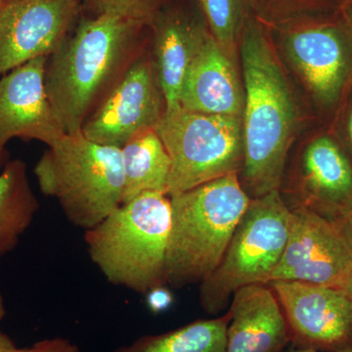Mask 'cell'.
<instances>
[{"instance_id": "18", "label": "cell", "mask_w": 352, "mask_h": 352, "mask_svg": "<svg viewBox=\"0 0 352 352\" xmlns=\"http://www.w3.org/2000/svg\"><path fill=\"white\" fill-rule=\"evenodd\" d=\"M120 150L124 176L122 204L146 192L166 194L170 159L156 129L134 134Z\"/></svg>"}, {"instance_id": "6", "label": "cell", "mask_w": 352, "mask_h": 352, "mask_svg": "<svg viewBox=\"0 0 352 352\" xmlns=\"http://www.w3.org/2000/svg\"><path fill=\"white\" fill-rule=\"evenodd\" d=\"M291 221V208L280 190L252 199L219 265L200 283L204 310L219 314L238 289L270 283L283 256Z\"/></svg>"}, {"instance_id": "22", "label": "cell", "mask_w": 352, "mask_h": 352, "mask_svg": "<svg viewBox=\"0 0 352 352\" xmlns=\"http://www.w3.org/2000/svg\"><path fill=\"white\" fill-rule=\"evenodd\" d=\"M316 0H249L252 13L264 25L287 24L308 20Z\"/></svg>"}, {"instance_id": "33", "label": "cell", "mask_w": 352, "mask_h": 352, "mask_svg": "<svg viewBox=\"0 0 352 352\" xmlns=\"http://www.w3.org/2000/svg\"><path fill=\"white\" fill-rule=\"evenodd\" d=\"M2 159H0V163H1Z\"/></svg>"}, {"instance_id": "2", "label": "cell", "mask_w": 352, "mask_h": 352, "mask_svg": "<svg viewBox=\"0 0 352 352\" xmlns=\"http://www.w3.org/2000/svg\"><path fill=\"white\" fill-rule=\"evenodd\" d=\"M146 20L120 13H100L85 20L48 57L45 88L67 134L83 124L138 56Z\"/></svg>"}, {"instance_id": "9", "label": "cell", "mask_w": 352, "mask_h": 352, "mask_svg": "<svg viewBox=\"0 0 352 352\" xmlns=\"http://www.w3.org/2000/svg\"><path fill=\"white\" fill-rule=\"evenodd\" d=\"M291 228L271 281L344 288L352 275V245L335 220L305 208H291Z\"/></svg>"}, {"instance_id": "31", "label": "cell", "mask_w": 352, "mask_h": 352, "mask_svg": "<svg viewBox=\"0 0 352 352\" xmlns=\"http://www.w3.org/2000/svg\"><path fill=\"white\" fill-rule=\"evenodd\" d=\"M349 133H351V138L352 141V113L351 115V119H349Z\"/></svg>"}, {"instance_id": "27", "label": "cell", "mask_w": 352, "mask_h": 352, "mask_svg": "<svg viewBox=\"0 0 352 352\" xmlns=\"http://www.w3.org/2000/svg\"><path fill=\"white\" fill-rule=\"evenodd\" d=\"M0 352H29V347H19L9 336L0 330Z\"/></svg>"}, {"instance_id": "20", "label": "cell", "mask_w": 352, "mask_h": 352, "mask_svg": "<svg viewBox=\"0 0 352 352\" xmlns=\"http://www.w3.org/2000/svg\"><path fill=\"white\" fill-rule=\"evenodd\" d=\"M230 311L212 319H200L157 335L142 336L115 352H226Z\"/></svg>"}, {"instance_id": "5", "label": "cell", "mask_w": 352, "mask_h": 352, "mask_svg": "<svg viewBox=\"0 0 352 352\" xmlns=\"http://www.w3.org/2000/svg\"><path fill=\"white\" fill-rule=\"evenodd\" d=\"M34 173L44 195L55 199L66 219L85 231L122 204V150L94 142L82 131L66 133L48 147Z\"/></svg>"}, {"instance_id": "23", "label": "cell", "mask_w": 352, "mask_h": 352, "mask_svg": "<svg viewBox=\"0 0 352 352\" xmlns=\"http://www.w3.org/2000/svg\"><path fill=\"white\" fill-rule=\"evenodd\" d=\"M98 14L120 13L151 23L163 0H94Z\"/></svg>"}, {"instance_id": "29", "label": "cell", "mask_w": 352, "mask_h": 352, "mask_svg": "<svg viewBox=\"0 0 352 352\" xmlns=\"http://www.w3.org/2000/svg\"><path fill=\"white\" fill-rule=\"evenodd\" d=\"M6 303H4L3 296H2L1 294H0V322H1L2 319L6 317Z\"/></svg>"}, {"instance_id": "32", "label": "cell", "mask_w": 352, "mask_h": 352, "mask_svg": "<svg viewBox=\"0 0 352 352\" xmlns=\"http://www.w3.org/2000/svg\"><path fill=\"white\" fill-rule=\"evenodd\" d=\"M4 0H0V6H1V4L3 3Z\"/></svg>"}, {"instance_id": "7", "label": "cell", "mask_w": 352, "mask_h": 352, "mask_svg": "<svg viewBox=\"0 0 352 352\" xmlns=\"http://www.w3.org/2000/svg\"><path fill=\"white\" fill-rule=\"evenodd\" d=\"M155 129L170 159L168 197L230 173L239 175L243 162L241 118L180 108L164 112Z\"/></svg>"}, {"instance_id": "24", "label": "cell", "mask_w": 352, "mask_h": 352, "mask_svg": "<svg viewBox=\"0 0 352 352\" xmlns=\"http://www.w3.org/2000/svg\"><path fill=\"white\" fill-rule=\"evenodd\" d=\"M148 307L153 314H157L166 311L173 302V294L166 288V286L157 287L146 294Z\"/></svg>"}, {"instance_id": "10", "label": "cell", "mask_w": 352, "mask_h": 352, "mask_svg": "<svg viewBox=\"0 0 352 352\" xmlns=\"http://www.w3.org/2000/svg\"><path fill=\"white\" fill-rule=\"evenodd\" d=\"M268 286L281 307L291 346L340 352L352 346V298L344 289L296 281Z\"/></svg>"}, {"instance_id": "16", "label": "cell", "mask_w": 352, "mask_h": 352, "mask_svg": "<svg viewBox=\"0 0 352 352\" xmlns=\"http://www.w3.org/2000/svg\"><path fill=\"white\" fill-rule=\"evenodd\" d=\"M271 27L280 32L292 61L315 94L332 97L340 87L344 65L337 31L308 20Z\"/></svg>"}, {"instance_id": "12", "label": "cell", "mask_w": 352, "mask_h": 352, "mask_svg": "<svg viewBox=\"0 0 352 352\" xmlns=\"http://www.w3.org/2000/svg\"><path fill=\"white\" fill-rule=\"evenodd\" d=\"M47 60L36 58L0 78V159L12 138L50 147L66 134L46 92Z\"/></svg>"}, {"instance_id": "11", "label": "cell", "mask_w": 352, "mask_h": 352, "mask_svg": "<svg viewBox=\"0 0 352 352\" xmlns=\"http://www.w3.org/2000/svg\"><path fill=\"white\" fill-rule=\"evenodd\" d=\"M78 0H4L0 6V78L66 41Z\"/></svg>"}, {"instance_id": "1", "label": "cell", "mask_w": 352, "mask_h": 352, "mask_svg": "<svg viewBox=\"0 0 352 352\" xmlns=\"http://www.w3.org/2000/svg\"><path fill=\"white\" fill-rule=\"evenodd\" d=\"M238 45L245 82L239 179L252 200L281 187L296 111L286 76L271 46L270 31L252 9Z\"/></svg>"}, {"instance_id": "8", "label": "cell", "mask_w": 352, "mask_h": 352, "mask_svg": "<svg viewBox=\"0 0 352 352\" xmlns=\"http://www.w3.org/2000/svg\"><path fill=\"white\" fill-rule=\"evenodd\" d=\"M166 112L152 55L134 58L120 80L85 120V138L122 148L139 131L156 129Z\"/></svg>"}, {"instance_id": "4", "label": "cell", "mask_w": 352, "mask_h": 352, "mask_svg": "<svg viewBox=\"0 0 352 352\" xmlns=\"http://www.w3.org/2000/svg\"><path fill=\"white\" fill-rule=\"evenodd\" d=\"M170 198L168 284H200L219 265L251 198L236 173Z\"/></svg>"}, {"instance_id": "25", "label": "cell", "mask_w": 352, "mask_h": 352, "mask_svg": "<svg viewBox=\"0 0 352 352\" xmlns=\"http://www.w3.org/2000/svg\"><path fill=\"white\" fill-rule=\"evenodd\" d=\"M29 352H80L78 347L64 338H52L36 342Z\"/></svg>"}, {"instance_id": "28", "label": "cell", "mask_w": 352, "mask_h": 352, "mask_svg": "<svg viewBox=\"0 0 352 352\" xmlns=\"http://www.w3.org/2000/svg\"><path fill=\"white\" fill-rule=\"evenodd\" d=\"M288 352H320L314 351V349H296V347L289 346ZM340 352H352V346L347 347V349H344V351Z\"/></svg>"}, {"instance_id": "21", "label": "cell", "mask_w": 352, "mask_h": 352, "mask_svg": "<svg viewBox=\"0 0 352 352\" xmlns=\"http://www.w3.org/2000/svg\"><path fill=\"white\" fill-rule=\"evenodd\" d=\"M208 31L231 58L239 43L245 18L251 11L249 0H198Z\"/></svg>"}, {"instance_id": "15", "label": "cell", "mask_w": 352, "mask_h": 352, "mask_svg": "<svg viewBox=\"0 0 352 352\" xmlns=\"http://www.w3.org/2000/svg\"><path fill=\"white\" fill-rule=\"evenodd\" d=\"M226 352H288V326L268 285H251L232 296Z\"/></svg>"}, {"instance_id": "19", "label": "cell", "mask_w": 352, "mask_h": 352, "mask_svg": "<svg viewBox=\"0 0 352 352\" xmlns=\"http://www.w3.org/2000/svg\"><path fill=\"white\" fill-rule=\"evenodd\" d=\"M38 208L24 162L6 164L0 171V258L17 247Z\"/></svg>"}, {"instance_id": "30", "label": "cell", "mask_w": 352, "mask_h": 352, "mask_svg": "<svg viewBox=\"0 0 352 352\" xmlns=\"http://www.w3.org/2000/svg\"><path fill=\"white\" fill-rule=\"evenodd\" d=\"M342 289H344V291H346V293L349 294V296L352 298V275L351 278L347 280L346 285H344V288Z\"/></svg>"}, {"instance_id": "13", "label": "cell", "mask_w": 352, "mask_h": 352, "mask_svg": "<svg viewBox=\"0 0 352 352\" xmlns=\"http://www.w3.org/2000/svg\"><path fill=\"white\" fill-rule=\"evenodd\" d=\"M153 61L166 102V112L180 109L183 80L210 31L199 2L160 7L151 21Z\"/></svg>"}, {"instance_id": "14", "label": "cell", "mask_w": 352, "mask_h": 352, "mask_svg": "<svg viewBox=\"0 0 352 352\" xmlns=\"http://www.w3.org/2000/svg\"><path fill=\"white\" fill-rule=\"evenodd\" d=\"M179 106L189 112L242 117L244 92L232 58L210 32L187 69Z\"/></svg>"}, {"instance_id": "26", "label": "cell", "mask_w": 352, "mask_h": 352, "mask_svg": "<svg viewBox=\"0 0 352 352\" xmlns=\"http://www.w3.org/2000/svg\"><path fill=\"white\" fill-rule=\"evenodd\" d=\"M333 220L337 222L338 226L340 227L352 245V198L347 201Z\"/></svg>"}, {"instance_id": "17", "label": "cell", "mask_w": 352, "mask_h": 352, "mask_svg": "<svg viewBox=\"0 0 352 352\" xmlns=\"http://www.w3.org/2000/svg\"><path fill=\"white\" fill-rule=\"evenodd\" d=\"M298 201L289 208H305L320 214L322 206L338 212L352 198V170L331 139L320 138L307 146L296 180Z\"/></svg>"}, {"instance_id": "3", "label": "cell", "mask_w": 352, "mask_h": 352, "mask_svg": "<svg viewBox=\"0 0 352 352\" xmlns=\"http://www.w3.org/2000/svg\"><path fill=\"white\" fill-rule=\"evenodd\" d=\"M170 198L146 192L85 231L90 261L108 283L138 294L166 286Z\"/></svg>"}]
</instances>
